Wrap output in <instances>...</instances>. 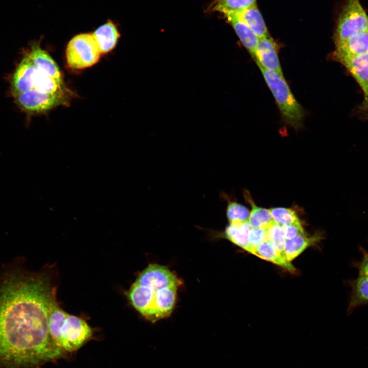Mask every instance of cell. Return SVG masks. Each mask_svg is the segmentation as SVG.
Returning <instances> with one entry per match:
<instances>
[{"label": "cell", "mask_w": 368, "mask_h": 368, "mask_svg": "<svg viewBox=\"0 0 368 368\" xmlns=\"http://www.w3.org/2000/svg\"><path fill=\"white\" fill-rule=\"evenodd\" d=\"M272 220L281 226L299 220L295 211L291 209L274 208L269 209Z\"/></svg>", "instance_id": "cell-25"}, {"label": "cell", "mask_w": 368, "mask_h": 368, "mask_svg": "<svg viewBox=\"0 0 368 368\" xmlns=\"http://www.w3.org/2000/svg\"><path fill=\"white\" fill-rule=\"evenodd\" d=\"M251 228L248 221L229 223L221 235L235 245L247 250Z\"/></svg>", "instance_id": "cell-19"}, {"label": "cell", "mask_w": 368, "mask_h": 368, "mask_svg": "<svg viewBox=\"0 0 368 368\" xmlns=\"http://www.w3.org/2000/svg\"><path fill=\"white\" fill-rule=\"evenodd\" d=\"M135 282L156 290L165 287H178L179 281L167 267L151 264L144 269L136 278Z\"/></svg>", "instance_id": "cell-7"}, {"label": "cell", "mask_w": 368, "mask_h": 368, "mask_svg": "<svg viewBox=\"0 0 368 368\" xmlns=\"http://www.w3.org/2000/svg\"><path fill=\"white\" fill-rule=\"evenodd\" d=\"M368 30V15L359 0H348L342 9L337 24L335 44L344 41L352 36Z\"/></svg>", "instance_id": "cell-5"}, {"label": "cell", "mask_w": 368, "mask_h": 368, "mask_svg": "<svg viewBox=\"0 0 368 368\" xmlns=\"http://www.w3.org/2000/svg\"><path fill=\"white\" fill-rule=\"evenodd\" d=\"M242 44L254 56L259 40V37L237 14L225 15Z\"/></svg>", "instance_id": "cell-14"}, {"label": "cell", "mask_w": 368, "mask_h": 368, "mask_svg": "<svg viewBox=\"0 0 368 368\" xmlns=\"http://www.w3.org/2000/svg\"><path fill=\"white\" fill-rule=\"evenodd\" d=\"M334 57L350 72L368 99V53L350 56L335 52Z\"/></svg>", "instance_id": "cell-9"}, {"label": "cell", "mask_w": 368, "mask_h": 368, "mask_svg": "<svg viewBox=\"0 0 368 368\" xmlns=\"http://www.w3.org/2000/svg\"><path fill=\"white\" fill-rule=\"evenodd\" d=\"M154 291L148 286L134 282L127 292L131 305L152 323L157 321L153 306Z\"/></svg>", "instance_id": "cell-8"}, {"label": "cell", "mask_w": 368, "mask_h": 368, "mask_svg": "<svg viewBox=\"0 0 368 368\" xmlns=\"http://www.w3.org/2000/svg\"><path fill=\"white\" fill-rule=\"evenodd\" d=\"M359 276L368 277V251L364 253L363 257L358 265Z\"/></svg>", "instance_id": "cell-29"}, {"label": "cell", "mask_w": 368, "mask_h": 368, "mask_svg": "<svg viewBox=\"0 0 368 368\" xmlns=\"http://www.w3.org/2000/svg\"><path fill=\"white\" fill-rule=\"evenodd\" d=\"M322 237L319 233L311 236H308L305 233L291 240H286L284 252L287 260L291 262L307 248L320 241Z\"/></svg>", "instance_id": "cell-17"}, {"label": "cell", "mask_w": 368, "mask_h": 368, "mask_svg": "<svg viewBox=\"0 0 368 368\" xmlns=\"http://www.w3.org/2000/svg\"><path fill=\"white\" fill-rule=\"evenodd\" d=\"M352 291L348 309L349 314L359 306L368 304V277L359 276L351 282Z\"/></svg>", "instance_id": "cell-21"}, {"label": "cell", "mask_w": 368, "mask_h": 368, "mask_svg": "<svg viewBox=\"0 0 368 368\" xmlns=\"http://www.w3.org/2000/svg\"><path fill=\"white\" fill-rule=\"evenodd\" d=\"M254 57L258 66L283 76L276 44L269 35L259 38Z\"/></svg>", "instance_id": "cell-10"}, {"label": "cell", "mask_w": 368, "mask_h": 368, "mask_svg": "<svg viewBox=\"0 0 368 368\" xmlns=\"http://www.w3.org/2000/svg\"><path fill=\"white\" fill-rule=\"evenodd\" d=\"M55 289L44 275L10 271L0 278V368H40L66 352L49 330Z\"/></svg>", "instance_id": "cell-1"}, {"label": "cell", "mask_w": 368, "mask_h": 368, "mask_svg": "<svg viewBox=\"0 0 368 368\" xmlns=\"http://www.w3.org/2000/svg\"><path fill=\"white\" fill-rule=\"evenodd\" d=\"M268 227H251L248 239V247L246 251H249L261 243L267 240Z\"/></svg>", "instance_id": "cell-27"}, {"label": "cell", "mask_w": 368, "mask_h": 368, "mask_svg": "<svg viewBox=\"0 0 368 368\" xmlns=\"http://www.w3.org/2000/svg\"><path fill=\"white\" fill-rule=\"evenodd\" d=\"M49 330L53 341L66 352L79 349L93 333L85 320L65 312L59 307L56 298L50 307Z\"/></svg>", "instance_id": "cell-2"}, {"label": "cell", "mask_w": 368, "mask_h": 368, "mask_svg": "<svg viewBox=\"0 0 368 368\" xmlns=\"http://www.w3.org/2000/svg\"><path fill=\"white\" fill-rule=\"evenodd\" d=\"M366 103H367V105H368V99H366Z\"/></svg>", "instance_id": "cell-30"}, {"label": "cell", "mask_w": 368, "mask_h": 368, "mask_svg": "<svg viewBox=\"0 0 368 368\" xmlns=\"http://www.w3.org/2000/svg\"><path fill=\"white\" fill-rule=\"evenodd\" d=\"M335 45V52L340 54L357 56L367 53L368 30L355 34L346 40Z\"/></svg>", "instance_id": "cell-16"}, {"label": "cell", "mask_w": 368, "mask_h": 368, "mask_svg": "<svg viewBox=\"0 0 368 368\" xmlns=\"http://www.w3.org/2000/svg\"><path fill=\"white\" fill-rule=\"evenodd\" d=\"M92 35L101 54H106L112 50L120 37L117 27L110 20L99 27Z\"/></svg>", "instance_id": "cell-15"}, {"label": "cell", "mask_w": 368, "mask_h": 368, "mask_svg": "<svg viewBox=\"0 0 368 368\" xmlns=\"http://www.w3.org/2000/svg\"><path fill=\"white\" fill-rule=\"evenodd\" d=\"M249 252L291 272H294L295 270L291 262L287 260L285 254L278 250L268 239L251 250Z\"/></svg>", "instance_id": "cell-13"}, {"label": "cell", "mask_w": 368, "mask_h": 368, "mask_svg": "<svg viewBox=\"0 0 368 368\" xmlns=\"http://www.w3.org/2000/svg\"><path fill=\"white\" fill-rule=\"evenodd\" d=\"M35 70L32 77L31 88L30 90H35L47 94H55L65 91L62 79H56L52 77L35 66Z\"/></svg>", "instance_id": "cell-18"}, {"label": "cell", "mask_w": 368, "mask_h": 368, "mask_svg": "<svg viewBox=\"0 0 368 368\" xmlns=\"http://www.w3.org/2000/svg\"><path fill=\"white\" fill-rule=\"evenodd\" d=\"M287 125L298 130L302 127L303 107L297 101L283 76L259 66Z\"/></svg>", "instance_id": "cell-3"}, {"label": "cell", "mask_w": 368, "mask_h": 368, "mask_svg": "<svg viewBox=\"0 0 368 368\" xmlns=\"http://www.w3.org/2000/svg\"><path fill=\"white\" fill-rule=\"evenodd\" d=\"M244 197L250 204L248 222L251 227H266L273 221L269 210L259 207L254 203L248 191L244 190Z\"/></svg>", "instance_id": "cell-22"}, {"label": "cell", "mask_w": 368, "mask_h": 368, "mask_svg": "<svg viewBox=\"0 0 368 368\" xmlns=\"http://www.w3.org/2000/svg\"><path fill=\"white\" fill-rule=\"evenodd\" d=\"M13 98L22 110L31 114L45 112L67 102L65 91L47 94L31 90Z\"/></svg>", "instance_id": "cell-6"}, {"label": "cell", "mask_w": 368, "mask_h": 368, "mask_svg": "<svg viewBox=\"0 0 368 368\" xmlns=\"http://www.w3.org/2000/svg\"><path fill=\"white\" fill-rule=\"evenodd\" d=\"M259 38L269 36L267 28L257 5L238 14Z\"/></svg>", "instance_id": "cell-20"}, {"label": "cell", "mask_w": 368, "mask_h": 368, "mask_svg": "<svg viewBox=\"0 0 368 368\" xmlns=\"http://www.w3.org/2000/svg\"><path fill=\"white\" fill-rule=\"evenodd\" d=\"M267 239L281 252L284 254V250L286 239L282 227L273 220L268 227Z\"/></svg>", "instance_id": "cell-26"}, {"label": "cell", "mask_w": 368, "mask_h": 368, "mask_svg": "<svg viewBox=\"0 0 368 368\" xmlns=\"http://www.w3.org/2000/svg\"><path fill=\"white\" fill-rule=\"evenodd\" d=\"M177 288L171 286L154 290L153 306L157 320L171 313L176 303Z\"/></svg>", "instance_id": "cell-12"}, {"label": "cell", "mask_w": 368, "mask_h": 368, "mask_svg": "<svg viewBox=\"0 0 368 368\" xmlns=\"http://www.w3.org/2000/svg\"><path fill=\"white\" fill-rule=\"evenodd\" d=\"M101 53L92 34H80L74 37L66 49L68 66L74 69H83L96 64Z\"/></svg>", "instance_id": "cell-4"}, {"label": "cell", "mask_w": 368, "mask_h": 368, "mask_svg": "<svg viewBox=\"0 0 368 368\" xmlns=\"http://www.w3.org/2000/svg\"><path fill=\"white\" fill-rule=\"evenodd\" d=\"M256 5V0H216L214 8L225 15L239 14Z\"/></svg>", "instance_id": "cell-23"}, {"label": "cell", "mask_w": 368, "mask_h": 368, "mask_svg": "<svg viewBox=\"0 0 368 368\" xmlns=\"http://www.w3.org/2000/svg\"><path fill=\"white\" fill-rule=\"evenodd\" d=\"M223 197L226 198L227 201L226 215L229 223L248 221L250 214L249 210L237 202L231 200L225 194Z\"/></svg>", "instance_id": "cell-24"}, {"label": "cell", "mask_w": 368, "mask_h": 368, "mask_svg": "<svg viewBox=\"0 0 368 368\" xmlns=\"http://www.w3.org/2000/svg\"><path fill=\"white\" fill-rule=\"evenodd\" d=\"M38 69L56 79H62L59 68L52 58L39 44L32 45L25 53Z\"/></svg>", "instance_id": "cell-11"}, {"label": "cell", "mask_w": 368, "mask_h": 368, "mask_svg": "<svg viewBox=\"0 0 368 368\" xmlns=\"http://www.w3.org/2000/svg\"><path fill=\"white\" fill-rule=\"evenodd\" d=\"M281 227L286 240H291L298 236L305 234L300 220Z\"/></svg>", "instance_id": "cell-28"}]
</instances>
